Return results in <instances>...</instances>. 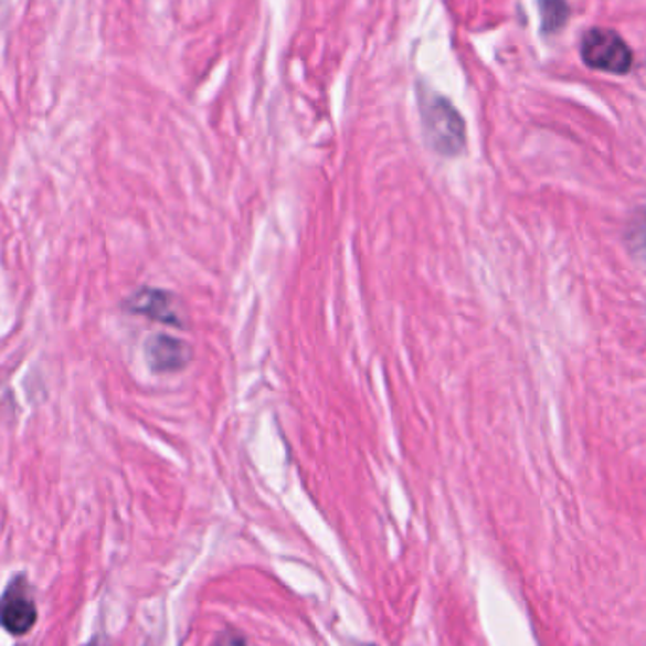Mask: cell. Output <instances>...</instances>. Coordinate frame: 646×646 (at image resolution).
I'll use <instances>...</instances> for the list:
<instances>
[{
	"label": "cell",
	"mask_w": 646,
	"mask_h": 646,
	"mask_svg": "<svg viewBox=\"0 0 646 646\" xmlns=\"http://www.w3.org/2000/svg\"><path fill=\"white\" fill-rule=\"evenodd\" d=\"M419 108L422 131L431 150L443 157L459 156L467 144V127L456 106L430 87L420 85Z\"/></svg>",
	"instance_id": "obj_1"
},
{
	"label": "cell",
	"mask_w": 646,
	"mask_h": 646,
	"mask_svg": "<svg viewBox=\"0 0 646 646\" xmlns=\"http://www.w3.org/2000/svg\"><path fill=\"white\" fill-rule=\"evenodd\" d=\"M581 53L586 65L613 74H626L634 63L626 42L608 29H592L584 34Z\"/></svg>",
	"instance_id": "obj_2"
},
{
	"label": "cell",
	"mask_w": 646,
	"mask_h": 646,
	"mask_svg": "<svg viewBox=\"0 0 646 646\" xmlns=\"http://www.w3.org/2000/svg\"><path fill=\"white\" fill-rule=\"evenodd\" d=\"M36 622V607L29 594L25 579L20 576L10 582L7 592L0 600V624L13 635H23Z\"/></svg>",
	"instance_id": "obj_3"
},
{
	"label": "cell",
	"mask_w": 646,
	"mask_h": 646,
	"mask_svg": "<svg viewBox=\"0 0 646 646\" xmlns=\"http://www.w3.org/2000/svg\"><path fill=\"white\" fill-rule=\"evenodd\" d=\"M146 361L153 372H178L190 366L193 350L186 340L170 335H153L146 342Z\"/></svg>",
	"instance_id": "obj_4"
},
{
	"label": "cell",
	"mask_w": 646,
	"mask_h": 646,
	"mask_svg": "<svg viewBox=\"0 0 646 646\" xmlns=\"http://www.w3.org/2000/svg\"><path fill=\"white\" fill-rule=\"evenodd\" d=\"M127 308L135 314L148 316L151 320L161 321L167 326H180L177 308H174V297L163 289H150L144 287L140 292L133 295L127 300Z\"/></svg>",
	"instance_id": "obj_5"
},
{
	"label": "cell",
	"mask_w": 646,
	"mask_h": 646,
	"mask_svg": "<svg viewBox=\"0 0 646 646\" xmlns=\"http://www.w3.org/2000/svg\"><path fill=\"white\" fill-rule=\"evenodd\" d=\"M627 246L632 250L635 257L645 260L646 257V210L637 212V214L629 220V225L626 229Z\"/></svg>",
	"instance_id": "obj_6"
},
{
	"label": "cell",
	"mask_w": 646,
	"mask_h": 646,
	"mask_svg": "<svg viewBox=\"0 0 646 646\" xmlns=\"http://www.w3.org/2000/svg\"><path fill=\"white\" fill-rule=\"evenodd\" d=\"M542 27L544 31H558L568 21L569 8L563 0H542Z\"/></svg>",
	"instance_id": "obj_7"
},
{
	"label": "cell",
	"mask_w": 646,
	"mask_h": 646,
	"mask_svg": "<svg viewBox=\"0 0 646 646\" xmlns=\"http://www.w3.org/2000/svg\"><path fill=\"white\" fill-rule=\"evenodd\" d=\"M214 646H246V643L239 635L227 634L215 640Z\"/></svg>",
	"instance_id": "obj_8"
},
{
	"label": "cell",
	"mask_w": 646,
	"mask_h": 646,
	"mask_svg": "<svg viewBox=\"0 0 646 646\" xmlns=\"http://www.w3.org/2000/svg\"><path fill=\"white\" fill-rule=\"evenodd\" d=\"M93 646V645H92Z\"/></svg>",
	"instance_id": "obj_9"
}]
</instances>
